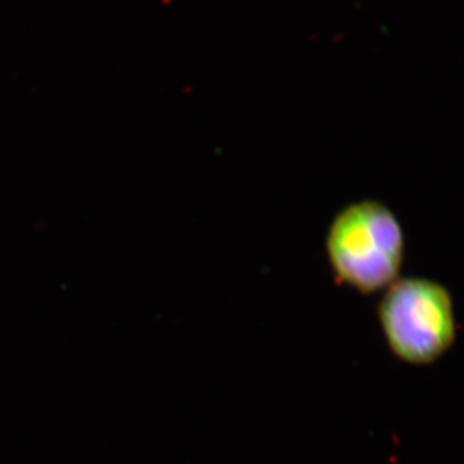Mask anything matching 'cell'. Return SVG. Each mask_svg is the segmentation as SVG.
Here are the masks:
<instances>
[{"label":"cell","mask_w":464,"mask_h":464,"mask_svg":"<svg viewBox=\"0 0 464 464\" xmlns=\"http://www.w3.org/2000/svg\"><path fill=\"white\" fill-rule=\"evenodd\" d=\"M324 250L338 283L370 295L399 278L406 239L392 209L367 198L335 214L324 237Z\"/></svg>","instance_id":"obj_1"},{"label":"cell","mask_w":464,"mask_h":464,"mask_svg":"<svg viewBox=\"0 0 464 464\" xmlns=\"http://www.w3.org/2000/svg\"><path fill=\"white\" fill-rule=\"evenodd\" d=\"M377 315L391 352L404 362H436L456 343L454 301L438 281L397 278L386 287Z\"/></svg>","instance_id":"obj_2"}]
</instances>
